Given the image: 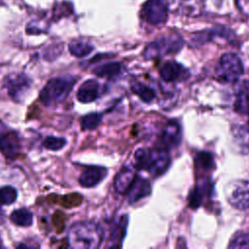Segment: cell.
Returning <instances> with one entry per match:
<instances>
[{
    "label": "cell",
    "instance_id": "6da1fadb",
    "mask_svg": "<svg viewBox=\"0 0 249 249\" xmlns=\"http://www.w3.org/2000/svg\"><path fill=\"white\" fill-rule=\"evenodd\" d=\"M101 242V231L91 222L74 224L68 233V243L75 249L97 248Z\"/></svg>",
    "mask_w": 249,
    "mask_h": 249
},
{
    "label": "cell",
    "instance_id": "7a4b0ae2",
    "mask_svg": "<svg viewBox=\"0 0 249 249\" xmlns=\"http://www.w3.org/2000/svg\"><path fill=\"white\" fill-rule=\"evenodd\" d=\"M134 158L139 168L145 169L153 176L163 174L170 164V157L166 149L154 148L150 151L138 149Z\"/></svg>",
    "mask_w": 249,
    "mask_h": 249
},
{
    "label": "cell",
    "instance_id": "3957f363",
    "mask_svg": "<svg viewBox=\"0 0 249 249\" xmlns=\"http://www.w3.org/2000/svg\"><path fill=\"white\" fill-rule=\"evenodd\" d=\"M77 79L75 77H59L51 79L40 92V100L46 106L63 101L71 91Z\"/></svg>",
    "mask_w": 249,
    "mask_h": 249
},
{
    "label": "cell",
    "instance_id": "277c9868",
    "mask_svg": "<svg viewBox=\"0 0 249 249\" xmlns=\"http://www.w3.org/2000/svg\"><path fill=\"white\" fill-rule=\"evenodd\" d=\"M215 73L221 82L236 83L243 74V63L237 54L224 53L219 59Z\"/></svg>",
    "mask_w": 249,
    "mask_h": 249
},
{
    "label": "cell",
    "instance_id": "5b68a950",
    "mask_svg": "<svg viewBox=\"0 0 249 249\" xmlns=\"http://www.w3.org/2000/svg\"><path fill=\"white\" fill-rule=\"evenodd\" d=\"M228 202L238 210L249 209V181L234 180L230 182L225 189Z\"/></svg>",
    "mask_w": 249,
    "mask_h": 249
},
{
    "label": "cell",
    "instance_id": "8992f818",
    "mask_svg": "<svg viewBox=\"0 0 249 249\" xmlns=\"http://www.w3.org/2000/svg\"><path fill=\"white\" fill-rule=\"evenodd\" d=\"M183 44L182 38L177 35L160 38L147 45L144 51V56L146 59H154L161 55L173 53L180 51Z\"/></svg>",
    "mask_w": 249,
    "mask_h": 249
},
{
    "label": "cell",
    "instance_id": "52a82bcc",
    "mask_svg": "<svg viewBox=\"0 0 249 249\" xmlns=\"http://www.w3.org/2000/svg\"><path fill=\"white\" fill-rule=\"evenodd\" d=\"M142 17L153 25L161 24L167 18V8L162 0H148L142 8Z\"/></svg>",
    "mask_w": 249,
    "mask_h": 249
},
{
    "label": "cell",
    "instance_id": "ba28073f",
    "mask_svg": "<svg viewBox=\"0 0 249 249\" xmlns=\"http://www.w3.org/2000/svg\"><path fill=\"white\" fill-rule=\"evenodd\" d=\"M5 87L7 88L11 97L16 101H19L29 89L30 81L28 77L23 74L11 75L6 79Z\"/></svg>",
    "mask_w": 249,
    "mask_h": 249
},
{
    "label": "cell",
    "instance_id": "9c48e42d",
    "mask_svg": "<svg viewBox=\"0 0 249 249\" xmlns=\"http://www.w3.org/2000/svg\"><path fill=\"white\" fill-rule=\"evenodd\" d=\"M160 75L165 82L171 83L187 79L189 76V71L179 62L169 60L161 65L160 69Z\"/></svg>",
    "mask_w": 249,
    "mask_h": 249
},
{
    "label": "cell",
    "instance_id": "30bf717a",
    "mask_svg": "<svg viewBox=\"0 0 249 249\" xmlns=\"http://www.w3.org/2000/svg\"><path fill=\"white\" fill-rule=\"evenodd\" d=\"M231 135L233 146L241 155L249 154V127L244 124H234L231 127Z\"/></svg>",
    "mask_w": 249,
    "mask_h": 249
},
{
    "label": "cell",
    "instance_id": "8fae6325",
    "mask_svg": "<svg viewBox=\"0 0 249 249\" xmlns=\"http://www.w3.org/2000/svg\"><path fill=\"white\" fill-rule=\"evenodd\" d=\"M161 140L167 149L177 148L182 140V128L180 124L175 121H169L163 127Z\"/></svg>",
    "mask_w": 249,
    "mask_h": 249
},
{
    "label": "cell",
    "instance_id": "7c38bea8",
    "mask_svg": "<svg viewBox=\"0 0 249 249\" xmlns=\"http://www.w3.org/2000/svg\"><path fill=\"white\" fill-rule=\"evenodd\" d=\"M233 108L236 113L249 116V80L238 83L234 93Z\"/></svg>",
    "mask_w": 249,
    "mask_h": 249
},
{
    "label": "cell",
    "instance_id": "4fadbf2b",
    "mask_svg": "<svg viewBox=\"0 0 249 249\" xmlns=\"http://www.w3.org/2000/svg\"><path fill=\"white\" fill-rule=\"evenodd\" d=\"M134 178H135V172L133 168L130 165L124 166L119 171L114 181V187L116 192L121 195L127 194L130 186L134 181Z\"/></svg>",
    "mask_w": 249,
    "mask_h": 249
},
{
    "label": "cell",
    "instance_id": "5bb4252c",
    "mask_svg": "<svg viewBox=\"0 0 249 249\" xmlns=\"http://www.w3.org/2000/svg\"><path fill=\"white\" fill-rule=\"evenodd\" d=\"M151 193L150 182L142 177L135 176L132 185L127 192V199L129 203H134L143 197L149 196Z\"/></svg>",
    "mask_w": 249,
    "mask_h": 249
},
{
    "label": "cell",
    "instance_id": "9a60e30c",
    "mask_svg": "<svg viewBox=\"0 0 249 249\" xmlns=\"http://www.w3.org/2000/svg\"><path fill=\"white\" fill-rule=\"evenodd\" d=\"M106 175L107 169L100 166H89L81 173L79 183L85 188L93 187L101 182Z\"/></svg>",
    "mask_w": 249,
    "mask_h": 249
},
{
    "label": "cell",
    "instance_id": "2e32d148",
    "mask_svg": "<svg viewBox=\"0 0 249 249\" xmlns=\"http://www.w3.org/2000/svg\"><path fill=\"white\" fill-rule=\"evenodd\" d=\"M99 84L96 80L85 81L77 91V99L82 103H89L98 97Z\"/></svg>",
    "mask_w": 249,
    "mask_h": 249
},
{
    "label": "cell",
    "instance_id": "e0dca14e",
    "mask_svg": "<svg viewBox=\"0 0 249 249\" xmlns=\"http://www.w3.org/2000/svg\"><path fill=\"white\" fill-rule=\"evenodd\" d=\"M19 149L18 136L14 132H6L0 135V151L6 157H12Z\"/></svg>",
    "mask_w": 249,
    "mask_h": 249
},
{
    "label": "cell",
    "instance_id": "ac0fdd59",
    "mask_svg": "<svg viewBox=\"0 0 249 249\" xmlns=\"http://www.w3.org/2000/svg\"><path fill=\"white\" fill-rule=\"evenodd\" d=\"M127 216H122L119 223L114 226L113 231L110 236V245L109 247H120L122 245V240L126 232L127 226Z\"/></svg>",
    "mask_w": 249,
    "mask_h": 249
},
{
    "label": "cell",
    "instance_id": "d6986e66",
    "mask_svg": "<svg viewBox=\"0 0 249 249\" xmlns=\"http://www.w3.org/2000/svg\"><path fill=\"white\" fill-rule=\"evenodd\" d=\"M122 64L120 62H108L101 64L93 69L92 73L97 77L112 78L121 73Z\"/></svg>",
    "mask_w": 249,
    "mask_h": 249
},
{
    "label": "cell",
    "instance_id": "ffe728a7",
    "mask_svg": "<svg viewBox=\"0 0 249 249\" xmlns=\"http://www.w3.org/2000/svg\"><path fill=\"white\" fill-rule=\"evenodd\" d=\"M10 218L14 224H16L18 226H21V227L30 226L33 221L32 213L28 209H24V208L15 210L11 214Z\"/></svg>",
    "mask_w": 249,
    "mask_h": 249
},
{
    "label": "cell",
    "instance_id": "44dd1931",
    "mask_svg": "<svg viewBox=\"0 0 249 249\" xmlns=\"http://www.w3.org/2000/svg\"><path fill=\"white\" fill-rule=\"evenodd\" d=\"M131 89L144 102H151L156 97L155 90L152 88H150L146 85H143L141 83L133 84L131 86Z\"/></svg>",
    "mask_w": 249,
    "mask_h": 249
},
{
    "label": "cell",
    "instance_id": "7402d4cb",
    "mask_svg": "<svg viewBox=\"0 0 249 249\" xmlns=\"http://www.w3.org/2000/svg\"><path fill=\"white\" fill-rule=\"evenodd\" d=\"M93 47L90 44L84 41H73L69 44L70 53L77 57L86 56L89 54V53H91Z\"/></svg>",
    "mask_w": 249,
    "mask_h": 249
},
{
    "label": "cell",
    "instance_id": "603a6c76",
    "mask_svg": "<svg viewBox=\"0 0 249 249\" xmlns=\"http://www.w3.org/2000/svg\"><path fill=\"white\" fill-rule=\"evenodd\" d=\"M102 115L96 112L89 113L86 116H84L81 120V127L83 130H90L94 129L101 122Z\"/></svg>",
    "mask_w": 249,
    "mask_h": 249
},
{
    "label": "cell",
    "instance_id": "cb8c5ba5",
    "mask_svg": "<svg viewBox=\"0 0 249 249\" xmlns=\"http://www.w3.org/2000/svg\"><path fill=\"white\" fill-rule=\"evenodd\" d=\"M228 247L233 249L249 248V233L243 231L236 232L231 239Z\"/></svg>",
    "mask_w": 249,
    "mask_h": 249
},
{
    "label": "cell",
    "instance_id": "d4e9b609",
    "mask_svg": "<svg viewBox=\"0 0 249 249\" xmlns=\"http://www.w3.org/2000/svg\"><path fill=\"white\" fill-rule=\"evenodd\" d=\"M18 197L17 190L12 186H5L0 189V204H12Z\"/></svg>",
    "mask_w": 249,
    "mask_h": 249
},
{
    "label": "cell",
    "instance_id": "484cf974",
    "mask_svg": "<svg viewBox=\"0 0 249 249\" xmlns=\"http://www.w3.org/2000/svg\"><path fill=\"white\" fill-rule=\"evenodd\" d=\"M66 144V140L64 138H59L55 136H48L43 141V146L52 151H57L62 149Z\"/></svg>",
    "mask_w": 249,
    "mask_h": 249
},
{
    "label": "cell",
    "instance_id": "4316f807",
    "mask_svg": "<svg viewBox=\"0 0 249 249\" xmlns=\"http://www.w3.org/2000/svg\"><path fill=\"white\" fill-rule=\"evenodd\" d=\"M203 198V190L201 187L196 186L189 196V205L192 208H197L202 201Z\"/></svg>",
    "mask_w": 249,
    "mask_h": 249
},
{
    "label": "cell",
    "instance_id": "83f0119b",
    "mask_svg": "<svg viewBox=\"0 0 249 249\" xmlns=\"http://www.w3.org/2000/svg\"><path fill=\"white\" fill-rule=\"evenodd\" d=\"M212 164H213V160H212V157L209 153L202 152V153L197 155V157H196V165H200L202 168L209 169Z\"/></svg>",
    "mask_w": 249,
    "mask_h": 249
},
{
    "label": "cell",
    "instance_id": "f1b7e54d",
    "mask_svg": "<svg viewBox=\"0 0 249 249\" xmlns=\"http://www.w3.org/2000/svg\"><path fill=\"white\" fill-rule=\"evenodd\" d=\"M236 3L243 13L249 15V0H236Z\"/></svg>",
    "mask_w": 249,
    "mask_h": 249
}]
</instances>
